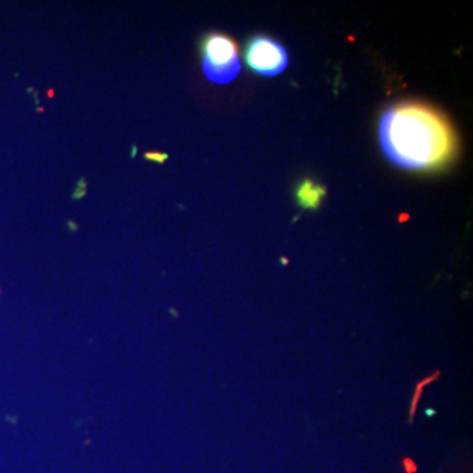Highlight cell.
I'll list each match as a JSON object with an SVG mask.
<instances>
[{
    "label": "cell",
    "instance_id": "obj_2",
    "mask_svg": "<svg viewBox=\"0 0 473 473\" xmlns=\"http://www.w3.org/2000/svg\"><path fill=\"white\" fill-rule=\"evenodd\" d=\"M202 71L210 82L224 85L237 78L241 70L238 48L233 38L212 33L202 41Z\"/></svg>",
    "mask_w": 473,
    "mask_h": 473
},
{
    "label": "cell",
    "instance_id": "obj_3",
    "mask_svg": "<svg viewBox=\"0 0 473 473\" xmlns=\"http://www.w3.org/2000/svg\"><path fill=\"white\" fill-rule=\"evenodd\" d=\"M245 58L251 70L264 77H275L283 73L288 65V55L284 48L264 36H257L249 41Z\"/></svg>",
    "mask_w": 473,
    "mask_h": 473
},
{
    "label": "cell",
    "instance_id": "obj_1",
    "mask_svg": "<svg viewBox=\"0 0 473 473\" xmlns=\"http://www.w3.org/2000/svg\"><path fill=\"white\" fill-rule=\"evenodd\" d=\"M378 138L384 154L406 170H430L455 154L456 137L446 118L427 105L403 103L382 114Z\"/></svg>",
    "mask_w": 473,
    "mask_h": 473
},
{
    "label": "cell",
    "instance_id": "obj_4",
    "mask_svg": "<svg viewBox=\"0 0 473 473\" xmlns=\"http://www.w3.org/2000/svg\"><path fill=\"white\" fill-rule=\"evenodd\" d=\"M323 194L325 189L318 184L313 183L312 180L302 182L297 189L298 202L304 208H317Z\"/></svg>",
    "mask_w": 473,
    "mask_h": 473
},
{
    "label": "cell",
    "instance_id": "obj_5",
    "mask_svg": "<svg viewBox=\"0 0 473 473\" xmlns=\"http://www.w3.org/2000/svg\"><path fill=\"white\" fill-rule=\"evenodd\" d=\"M145 158L149 161H154L157 163H163L167 159V154H162V153H146Z\"/></svg>",
    "mask_w": 473,
    "mask_h": 473
}]
</instances>
